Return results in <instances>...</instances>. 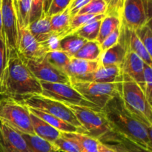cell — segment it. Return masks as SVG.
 <instances>
[{"mask_svg": "<svg viewBox=\"0 0 152 152\" xmlns=\"http://www.w3.org/2000/svg\"><path fill=\"white\" fill-rule=\"evenodd\" d=\"M102 111L114 132L152 151V128L145 126L126 109L121 96L112 98Z\"/></svg>", "mask_w": 152, "mask_h": 152, "instance_id": "obj_1", "label": "cell"}, {"mask_svg": "<svg viewBox=\"0 0 152 152\" xmlns=\"http://www.w3.org/2000/svg\"><path fill=\"white\" fill-rule=\"evenodd\" d=\"M1 92L2 95L14 98L42 94L40 82L34 77L18 53H12L7 59Z\"/></svg>", "mask_w": 152, "mask_h": 152, "instance_id": "obj_2", "label": "cell"}, {"mask_svg": "<svg viewBox=\"0 0 152 152\" xmlns=\"http://www.w3.org/2000/svg\"><path fill=\"white\" fill-rule=\"evenodd\" d=\"M63 104L74 113L83 126L86 135L97 140L103 144H110L114 142L116 133L111 129L102 110L97 111L88 107Z\"/></svg>", "mask_w": 152, "mask_h": 152, "instance_id": "obj_3", "label": "cell"}, {"mask_svg": "<svg viewBox=\"0 0 152 152\" xmlns=\"http://www.w3.org/2000/svg\"><path fill=\"white\" fill-rule=\"evenodd\" d=\"M121 98L126 109L137 120L152 128V105L139 85L123 74Z\"/></svg>", "mask_w": 152, "mask_h": 152, "instance_id": "obj_4", "label": "cell"}, {"mask_svg": "<svg viewBox=\"0 0 152 152\" xmlns=\"http://www.w3.org/2000/svg\"><path fill=\"white\" fill-rule=\"evenodd\" d=\"M0 121L19 133L35 134L28 108L14 97L0 99Z\"/></svg>", "mask_w": 152, "mask_h": 152, "instance_id": "obj_5", "label": "cell"}, {"mask_svg": "<svg viewBox=\"0 0 152 152\" xmlns=\"http://www.w3.org/2000/svg\"><path fill=\"white\" fill-rule=\"evenodd\" d=\"M70 85L101 110L114 96H121L122 83H100L70 79Z\"/></svg>", "mask_w": 152, "mask_h": 152, "instance_id": "obj_6", "label": "cell"}, {"mask_svg": "<svg viewBox=\"0 0 152 152\" xmlns=\"http://www.w3.org/2000/svg\"><path fill=\"white\" fill-rule=\"evenodd\" d=\"M15 99L19 100L21 103L28 108L44 111L64 120L78 129L84 130L74 113L62 102L46 97L42 94L31 95Z\"/></svg>", "mask_w": 152, "mask_h": 152, "instance_id": "obj_7", "label": "cell"}, {"mask_svg": "<svg viewBox=\"0 0 152 152\" xmlns=\"http://www.w3.org/2000/svg\"><path fill=\"white\" fill-rule=\"evenodd\" d=\"M151 0H125L122 9L121 23L136 31L151 22Z\"/></svg>", "mask_w": 152, "mask_h": 152, "instance_id": "obj_8", "label": "cell"}, {"mask_svg": "<svg viewBox=\"0 0 152 152\" xmlns=\"http://www.w3.org/2000/svg\"><path fill=\"white\" fill-rule=\"evenodd\" d=\"M1 33L6 46L7 58L18 53V18L13 0H1Z\"/></svg>", "mask_w": 152, "mask_h": 152, "instance_id": "obj_9", "label": "cell"}, {"mask_svg": "<svg viewBox=\"0 0 152 152\" xmlns=\"http://www.w3.org/2000/svg\"><path fill=\"white\" fill-rule=\"evenodd\" d=\"M40 84L42 89V96L63 103L88 107L97 111L101 110L94 104L85 99L71 85L45 83V82H40Z\"/></svg>", "mask_w": 152, "mask_h": 152, "instance_id": "obj_10", "label": "cell"}, {"mask_svg": "<svg viewBox=\"0 0 152 152\" xmlns=\"http://www.w3.org/2000/svg\"><path fill=\"white\" fill-rule=\"evenodd\" d=\"M25 62L39 81L70 85L68 75L52 65L45 57L38 60H27Z\"/></svg>", "mask_w": 152, "mask_h": 152, "instance_id": "obj_11", "label": "cell"}, {"mask_svg": "<svg viewBox=\"0 0 152 152\" xmlns=\"http://www.w3.org/2000/svg\"><path fill=\"white\" fill-rule=\"evenodd\" d=\"M18 52L24 61L38 60L45 57L47 52L34 39L28 28H18Z\"/></svg>", "mask_w": 152, "mask_h": 152, "instance_id": "obj_12", "label": "cell"}, {"mask_svg": "<svg viewBox=\"0 0 152 152\" xmlns=\"http://www.w3.org/2000/svg\"><path fill=\"white\" fill-rule=\"evenodd\" d=\"M119 42L123 45L126 51H131L136 53L146 65L151 66V55H150L145 48L142 43L137 36L135 31L129 29L122 23L120 28Z\"/></svg>", "mask_w": 152, "mask_h": 152, "instance_id": "obj_13", "label": "cell"}, {"mask_svg": "<svg viewBox=\"0 0 152 152\" xmlns=\"http://www.w3.org/2000/svg\"><path fill=\"white\" fill-rule=\"evenodd\" d=\"M0 152H30L20 133L0 121Z\"/></svg>", "mask_w": 152, "mask_h": 152, "instance_id": "obj_14", "label": "cell"}, {"mask_svg": "<svg viewBox=\"0 0 152 152\" xmlns=\"http://www.w3.org/2000/svg\"><path fill=\"white\" fill-rule=\"evenodd\" d=\"M144 65L145 62L138 55L133 52L126 51L124 61L120 68L123 74L129 76L136 82L143 92L145 91Z\"/></svg>", "mask_w": 152, "mask_h": 152, "instance_id": "obj_15", "label": "cell"}, {"mask_svg": "<svg viewBox=\"0 0 152 152\" xmlns=\"http://www.w3.org/2000/svg\"><path fill=\"white\" fill-rule=\"evenodd\" d=\"M77 80L100 83H122L123 74L120 67L102 66L100 65L94 72Z\"/></svg>", "mask_w": 152, "mask_h": 152, "instance_id": "obj_16", "label": "cell"}, {"mask_svg": "<svg viewBox=\"0 0 152 152\" xmlns=\"http://www.w3.org/2000/svg\"><path fill=\"white\" fill-rule=\"evenodd\" d=\"M99 65V61H88L72 57L65 73L70 79L80 80L94 72Z\"/></svg>", "mask_w": 152, "mask_h": 152, "instance_id": "obj_17", "label": "cell"}, {"mask_svg": "<svg viewBox=\"0 0 152 152\" xmlns=\"http://www.w3.org/2000/svg\"><path fill=\"white\" fill-rule=\"evenodd\" d=\"M28 30L40 44L47 42L54 35L50 29V17L46 14H42L39 19L30 23Z\"/></svg>", "mask_w": 152, "mask_h": 152, "instance_id": "obj_18", "label": "cell"}, {"mask_svg": "<svg viewBox=\"0 0 152 152\" xmlns=\"http://www.w3.org/2000/svg\"><path fill=\"white\" fill-rule=\"evenodd\" d=\"M28 109L30 113L34 114L37 117L44 120L45 122L48 123L50 126H51L54 129H57L60 132H64V133H81L86 134V132H85L84 130L78 129V128L66 123L65 121L55 117V116L48 114V113L44 112V111H39V110L34 109V108H28Z\"/></svg>", "mask_w": 152, "mask_h": 152, "instance_id": "obj_19", "label": "cell"}, {"mask_svg": "<svg viewBox=\"0 0 152 152\" xmlns=\"http://www.w3.org/2000/svg\"><path fill=\"white\" fill-rule=\"evenodd\" d=\"M30 117L34 134L37 136L45 140L50 143H53L56 140L61 137V132L59 131L52 127L42 119L31 113H30Z\"/></svg>", "mask_w": 152, "mask_h": 152, "instance_id": "obj_20", "label": "cell"}, {"mask_svg": "<svg viewBox=\"0 0 152 152\" xmlns=\"http://www.w3.org/2000/svg\"><path fill=\"white\" fill-rule=\"evenodd\" d=\"M126 53V49L118 42L115 45L102 52L99 59L100 65L102 66H117L121 68Z\"/></svg>", "mask_w": 152, "mask_h": 152, "instance_id": "obj_21", "label": "cell"}, {"mask_svg": "<svg viewBox=\"0 0 152 152\" xmlns=\"http://www.w3.org/2000/svg\"><path fill=\"white\" fill-rule=\"evenodd\" d=\"M71 19V16L68 7L62 13L50 17V29L59 39L66 35L67 31L69 29Z\"/></svg>", "mask_w": 152, "mask_h": 152, "instance_id": "obj_22", "label": "cell"}, {"mask_svg": "<svg viewBox=\"0 0 152 152\" xmlns=\"http://www.w3.org/2000/svg\"><path fill=\"white\" fill-rule=\"evenodd\" d=\"M61 136L71 140L77 144L80 152H99L98 145L99 141L88 135L81 133H64L61 132Z\"/></svg>", "mask_w": 152, "mask_h": 152, "instance_id": "obj_23", "label": "cell"}, {"mask_svg": "<svg viewBox=\"0 0 152 152\" xmlns=\"http://www.w3.org/2000/svg\"><path fill=\"white\" fill-rule=\"evenodd\" d=\"M86 42V39L76 34H69L60 39L59 50L72 58Z\"/></svg>", "mask_w": 152, "mask_h": 152, "instance_id": "obj_24", "label": "cell"}, {"mask_svg": "<svg viewBox=\"0 0 152 152\" xmlns=\"http://www.w3.org/2000/svg\"><path fill=\"white\" fill-rule=\"evenodd\" d=\"M26 142L30 152H57L53 144L36 134L20 133Z\"/></svg>", "mask_w": 152, "mask_h": 152, "instance_id": "obj_25", "label": "cell"}, {"mask_svg": "<svg viewBox=\"0 0 152 152\" xmlns=\"http://www.w3.org/2000/svg\"><path fill=\"white\" fill-rule=\"evenodd\" d=\"M100 45L96 41H87L74 55V58L88 61H99L102 55Z\"/></svg>", "mask_w": 152, "mask_h": 152, "instance_id": "obj_26", "label": "cell"}, {"mask_svg": "<svg viewBox=\"0 0 152 152\" xmlns=\"http://www.w3.org/2000/svg\"><path fill=\"white\" fill-rule=\"evenodd\" d=\"M121 25V20L119 17L114 16H105L101 21L99 34L96 41L99 45L107 37L119 28Z\"/></svg>", "mask_w": 152, "mask_h": 152, "instance_id": "obj_27", "label": "cell"}, {"mask_svg": "<svg viewBox=\"0 0 152 152\" xmlns=\"http://www.w3.org/2000/svg\"><path fill=\"white\" fill-rule=\"evenodd\" d=\"M18 18V28H28L31 0H13Z\"/></svg>", "mask_w": 152, "mask_h": 152, "instance_id": "obj_28", "label": "cell"}, {"mask_svg": "<svg viewBox=\"0 0 152 152\" xmlns=\"http://www.w3.org/2000/svg\"><path fill=\"white\" fill-rule=\"evenodd\" d=\"M105 16V14L101 15H91V14H80L76 15V16H72L70 22L69 29L67 31L66 35L73 34L77 30L87 24L91 23V22H96V21L102 20Z\"/></svg>", "mask_w": 152, "mask_h": 152, "instance_id": "obj_29", "label": "cell"}, {"mask_svg": "<svg viewBox=\"0 0 152 152\" xmlns=\"http://www.w3.org/2000/svg\"><path fill=\"white\" fill-rule=\"evenodd\" d=\"M45 57L52 65L60 71H63L64 73L71 59V57L60 50H55L48 52Z\"/></svg>", "mask_w": 152, "mask_h": 152, "instance_id": "obj_30", "label": "cell"}, {"mask_svg": "<svg viewBox=\"0 0 152 152\" xmlns=\"http://www.w3.org/2000/svg\"><path fill=\"white\" fill-rule=\"evenodd\" d=\"M101 21L91 22L81 27L73 34L82 37L86 41H96L99 31Z\"/></svg>", "mask_w": 152, "mask_h": 152, "instance_id": "obj_31", "label": "cell"}, {"mask_svg": "<svg viewBox=\"0 0 152 152\" xmlns=\"http://www.w3.org/2000/svg\"><path fill=\"white\" fill-rule=\"evenodd\" d=\"M107 10V5L103 0H91L86 6L80 9L77 15L91 14L101 15L105 14ZM76 16V15H75Z\"/></svg>", "mask_w": 152, "mask_h": 152, "instance_id": "obj_32", "label": "cell"}, {"mask_svg": "<svg viewBox=\"0 0 152 152\" xmlns=\"http://www.w3.org/2000/svg\"><path fill=\"white\" fill-rule=\"evenodd\" d=\"M151 24V22H149L135 31L137 36L150 55L152 53V30Z\"/></svg>", "mask_w": 152, "mask_h": 152, "instance_id": "obj_33", "label": "cell"}, {"mask_svg": "<svg viewBox=\"0 0 152 152\" xmlns=\"http://www.w3.org/2000/svg\"><path fill=\"white\" fill-rule=\"evenodd\" d=\"M52 144L57 152H80V148L76 142L62 136Z\"/></svg>", "mask_w": 152, "mask_h": 152, "instance_id": "obj_34", "label": "cell"}, {"mask_svg": "<svg viewBox=\"0 0 152 152\" xmlns=\"http://www.w3.org/2000/svg\"><path fill=\"white\" fill-rule=\"evenodd\" d=\"M113 143L120 144L127 152H151V151L142 148V146L139 145L138 144L135 143L133 141L121 136V135L117 133H116L115 140Z\"/></svg>", "mask_w": 152, "mask_h": 152, "instance_id": "obj_35", "label": "cell"}, {"mask_svg": "<svg viewBox=\"0 0 152 152\" xmlns=\"http://www.w3.org/2000/svg\"><path fill=\"white\" fill-rule=\"evenodd\" d=\"M7 64V52H6V46L4 43L2 35L0 36V93L2 95L1 92V85L4 80V74H5L6 68Z\"/></svg>", "mask_w": 152, "mask_h": 152, "instance_id": "obj_36", "label": "cell"}, {"mask_svg": "<svg viewBox=\"0 0 152 152\" xmlns=\"http://www.w3.org/2000/svg\"><path fill=\"white\" fill-rule=\"evenodd\" d=\"M72 0H52L47 14L49 17L63 12L68 8Z\"/></svg>", "mask_w": 152, "mask_h": 152, "instance_id": "obj_37", "label": "cell"}, {"mask_svg": "<svg viewBox=\"0 0 152 152\" xmlns=\"http://www.w3.org/2000/svg\"><path fill=\"white\" fill-rule=\"evenodd\" d=\"M144 84H145V96L151 104L152 101V68L151 66L144 65Z\"/></svg>", "mask_w": 152, "mask_h": 152, "instance_id": "obj_38", "label": "cell"}, {"mask_svg": "<svg viewBox=\"0 0 152 152\" xmlns=\"http://www.w3.org/2000/svg\"><path fill=\"white\" fill-rule=\"evenodd\" d=\"M107 5V10L105 16H117L120 19L121 17L123 4L120 0H103Z\"/></svg>", "mask_w": 152, "mask_h": 152, "instance_id": "obj_39", "label": "cell"}, {"mask_svg": "<svg viewBox=\"0 0 152 152\" xmlns=\"http://www.w3.org/2000/svg\"><path fill=\"white\" fill-rule=\"evenodd\" d=\"M43 2L44 0H31L29 24L39 19L43 14Z\"/></svg>", "mask_w": 152, "mask_h": 152, "instance_id": "obj_40", "label": "cell"}, {"mask_svg": "<svg viewBox=\"0 0 152 152\" xmlns=\"http://www.w3.org/2000/svg\"><path fill=\"white\" fill-rule=\"evenodd\" d=\"M120 28H117L113 33H111L108 37H107L106 38L104 39V41L102 42L100 44V48L102 51H105V50H108L110 48L113 47L114 45H115L117 43H118L119 39H120Z\"/></svg>", "mask_w": 152, "mask_h": 152, "instance_id": "obj_41", "label": "cell"}, {"mask_svg": "<svg viewBox=\"0 0 152 152\" xmlns=\"http://www.w3.org/2000/svg\"><path fill=\"white\" fill-rule=\"evenodd\" d=\"M91 1V0H73L72 2L71 3V4L68 7L71 17L77 15L80 10V9L83 8L84 6H86Z\"/></svg>", "mask_w": 152, "mask_h": 152, "instance_id": "obj_42", "label": "cell"}, {"mask_svg": "<svg viewBox=\"0 0 152 152\" xmlns=\"http://www.w3.org/2000/svg\"><path fill=\"white\" fill-rule=\"evenodd\" d=\"M107 147L111 149L113 152H127L120 144L118 143H113V144H104Z\"/></svg>", "mask_w": 152, "mask_h": 152, "instance_id": "obj_43", "label": "cell"}, {"mask_svg": "<svg viewBox=\"0 0 152 152\" xmlns=\"http://www.w3.org/2000/svg\"><path fill=\"white\" fill-rule=\"evenodd\" d=\"M98 151L99 152H113L111 149H110L108 147H107L106 145H104L103 143L99 142V145H98Z\"/></svg>", "mask_w": 152, "mask_h": 152, "instance_id": "obj_44", "label": "cell"}, {"mask_svg": "<svg viewBox=\"0 0 152 152\" xmlns=\"http://www.w3.org/2000/svg\"><path fill=\"white\" fill-rule=\"evenodd\" d=\"M51 1L52 0H44V2H43V14H47L50 4H51Z\"/></svg>", "mask_w": 152, "mask_h": 152, "instance_id": "obj_45", "label": "cell"}, {"mask_svg": "<svg viewBox=\"0 0 152 152\" xmlns=\"http://www.w3.org/2000/svg\"><path fill=\"white\" fill-rule=\"evenodd\" d=\"M2 35L1 33V1H0V36Z\"/></svg>", "mask_w": 152, "mask_h": 152, "instance_id": "obj_46", "label": "cell"}, {"mask_svg": "<svg viewBox=\"0 0 152 152\" xmlns=\"http://www.w3.org/2000/svg\"><path fill=\"white\" fill-rule=\"evenodd\" d=\"M124 1L125 0H120V2H121V4H123V3H124Z\"/></svg>", "mask_w": 152, "mask_h": 152, "instance_id": "obj_47", "label": "cell"}, {"mask_svg": "<svg viewBox=\"0 0 152 152\" xmlns=\"http://www.w3.org/2000/svg\"><path fill=\"white\" fill-rule=\"evenodd\" d=\"M0 95H1V93H0Z\"/></svg>", "mask_w": 152, "mask_h": 152, "instance_id": "obj_48", "label": "cell"}, {"mask_svg": "<svg viewBox=\"0 0 152 152\" xmlns=\"http://www.w3.org/2000/svg\"><path fill=\"white\" fill-rule=\"evenodd\" d=\"M0 1H1V0H0Z\"/></svg>", "mask_w": 152, "mask_h": 152, "instance_id": "obj_49", "label": "cell"}, {"mask_svg": "<svg viewBox=\"0 0 152 152\" xmlns=\"http://www.w3.org/2000/svg\"><path fill=\"white\" fill-rule=\"evenodd\" d=\"M72 1H73V0H72Z\"/></svg>", "mask_w": 152, "mask_h": 152, "instance_id": "obj_50", "label": "cell"}]
</instances>
